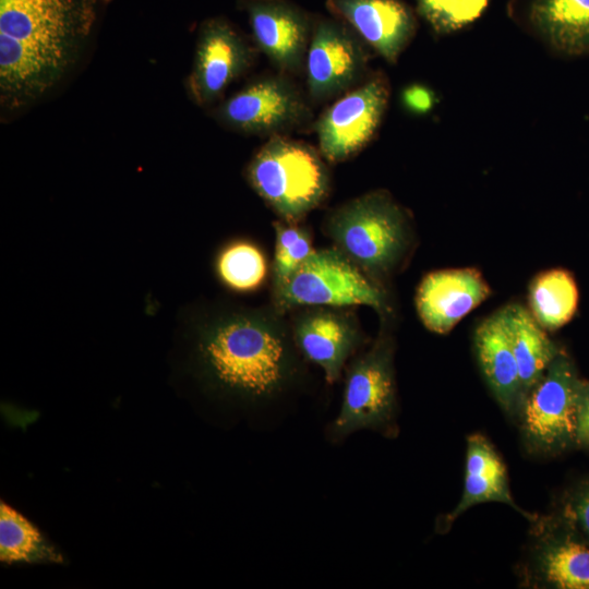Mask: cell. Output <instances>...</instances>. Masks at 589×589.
<instances>
[{
  "label": "cell",
  "instance_id": "obj_28",
  "mask_svg": "<svg viewBox=\"0 0 589 589\" xmlns=\"http://www.w3.org/2000/svg\"><path fill=\"white\" fill-rule=\"evenodd\" d=\"M576 445L589 447V382L585 380L578 397Z\"/></svg>",
  "mask_w": 589,
  "mask_h": 589
},
{
  "label": "cell",
  "instance_id": "obj_8",
  "mask_svg": "<svg viewBox=\"0 0 589 589\" xmlns=\"http://www.w3.org/2000/svg\"><path fill=\"white\" fill-rule=\"evenodd\" d=\"M218 120L245 134L277 136L302 127L312 111L298 87L287 77L271 75L245 85L223 103Z\"/></svg>",
  "mask_w": 589,
  "mask_h": 589
},
{
  "label": "cell",
  "instance_id": "obj_24",
  "mask_svg": "<svg viewBox=\"0 0 589 589\" xmlns=\"http://www.w3.org/2000/svg\"><path fill=\"white\" fill-rule=\"evenodd\" d=\"M216 268L223 283L237 291H250L260 287L267 272L263 252L247 241L228 244L219 253Z\"/></svg>",
  "mask_w": 589,
  "mask_h": 589
},
{
  "label": "cell",
  "instance_id": "obj_11",
  "mask_svg": "<svg viewBox=\"0 0 589 589\" xmlns=\"http://www.w3.org/2000/svg\"><path fill=\"white\" fill-rule=\"evenodd\" d=\"M366 64L364 46L348 25L325 17L314 23L305 57L313 100L324 101L351 88L362 79Z\"/></svg>",
  "mask_w": 589,
  "mask_h": 589
},
{
  "label": "cell",
  "instance_id": "obj_15",
  "mask_svg": "<svg viewBox=\"0 0 589 589\" xmlns=\"http://www.w3.org/2000/svg\"><path fill=\"white\" fill-rule=\"evenodd\" d=\"M326 5L388 62L397 60L416 31L413 14L400 0H327Z\"/></svg>",
  "mask_w": 589,
  "mask_h": 589
},
{
  "label": "cell",
  "instance_id": "obj_14",
  "mask_svg": "<svg viewBox=\"0 0 589 589\" xmlns=\"http://www.w3.org/2000/svg\"><path fill=\"white\" fill-rule=\"evenodd\" d=\"M489 296L490 287L478 269H441L423 277L417 290L416 306L422 324L443 335Z\"/></svg>",
  "mask_w": 589,
  "mask_h": 589
},
{
  "label": "cell",
  "instance_id": "obj_25",
  "mask_svg": "<svg viewBox=\"0 0 589 589\" xmlns=\"http://www.w3.org/2000/svg\"><path fill=\"white\" fill-rule=\"evenodd\" d=\"M561 520L589 544V479L568 495Z\"/></svg>",
  "mask_w": 589,
  "mask_h": 589
},
{
  "label": "cell",
  "instance_id": "obj_16",
  "mask_svg": "<svg viewBox=\"0 0 589 589\" xmlns=\"http://www.w3.org/2000/svg\"><path fill=\"white\" fill-rule=\"evenodd\" d=\"M532 555L533 578L551 588L589 589V544L561 519L541 522Z\"/></svg>",
  "mask_w": 589,
  "mask_h": 589
},
{
  "label": "cell",
  "instance_id": "obj_29",
  "mask_svg": "<svg viewBox=\"0 0 589 589\" xmlns=\"http://www.w3.org/2000/svg\"><path fill=\"white\" fill-rule=\"evenodd\" d=\"M455 0H418V9L420 14L433 26L437 32H441L444 19Z\"/></svg>",
  "mask_w": 589,
  "mask_h": 589
},
{
  "label": "cell",
  "instance_id": "obj_17",
  "mask_svg": "<svg viewBox=\"0 0 589 589\" xmlns=\"http://www.w3.org/2000/svg\"><path fill=\"white\" fill-rule=\"evenodd\" d=\"M474 348L482 373L501 407L519 411L524 392L503 311L483 320L474 332Z\"/></svg>",
  "mask_w": 589,
  "mask_h": 589
},
{
  "label": "cell",
  "instance_id": "obj_6",
  "mask_svg": "<svg viewBox=\"0 0 589 589\" xmlns=\"http://www.w3.org/2000/svg\"><path fill=\"white\" fill-rule=\"evenodd\" d=\"M271 304L283 314L306 305H368L382 320L390 313L385 288L333 247L315 249L285 287L271 297Z\"/></svg>",
  "mask_w": 589,
  "mask_h": 589
},
{
  "label": "cell",
  "instance_id": "obj_21",
  "mask_svg": "<svg viewBox=\"0 0 589 589\" xmlns=\"http://www.w3.org/2000/svg\"><path fill=\"white\" fill-rule=\"evenodd\" d=\"M0 561L5 564L61 563L63 556L31 521L1 502Z\"/></svg>",
  "mask_w": 589,
  "mask_h": 589
},
{
  "label": "cell",
  "instance_id": "obj_7",
  "mask_svg": "<svg viewBox=\"0 0 589 589\" xmlns=\"http://www.w3.org/2000/svg\"><path fill=\"white\" fill-rule=\"evenodd\" d=\"M581 382L572 360L561 351L526 394L518 413L531 450L550 455L576 445Z\"/></svg>",
  "mask_w": 589,
  "mask_h": 589
},
{
  "label": "cell",
  "instance_id": "obj_10",
  "mask_svg": "<svg viewBox=\"0 0 589 589\" xmlns=\"http://www.w3.org/2000/svg\"><path fill=\"white\" fill-rule=\"evenodd\" d=\"M388 95L387 81L377 74L329 106L314 124L323 158L340 163L360 152L376 132Z\"/></svg>",
  "mask_w": 589,
  "mask_h": 589
},
{
  "label": "cell",
  "instance_id": "obj_12",
  "mask_svg": "<svg viewBox=\"0 0 589 589\" xmlns=\"http://www.w3.org/2000/svg\"><path fill=\"white\" fill-rule=\"evenodd\" d=\"M244 38L225 20L206 21L199 33L189 92L199 105L216 100L251 64Z\"/></svg>",
  "mask_w": 589,
  "mask_h": 589
},
{
  "label": "cell",
  "instance_id": "obj_20",
  "mask_svg": "<svg viewBox=\"0 0 589 589\" xmlns=\"http://www.w3.org/2000/svg\"><path fill=\"white\" fill-rule=\"evenodd\" d=\"M502 311L525 398L562 350L548 337L544 328L534 320L530 311L522 305L513 303Z\"/></svg>",
  "mask_w": 589,
  "mask_h": 589
},
{
  "label": "cell",
  "instance_id": "obj_1",
  "mask_svg": "<svg viewBox=\"0 0 589 589\" xmlns=\"http://www.w3.org/2000/svg\"><path fill=\"white\" fill-rule=\"evenodd\" d=\"M190 363L205 393L267 417L301 395L309 363L287 314L271 303L206 305L190 327Z\"/></svg>",
  "mask_w": 589,
  "mask_h": 589
},
{
  "label": "cell",
  "instance_id": "obj_5",
  "mask_svg": "<svg viewBox=\"0 0 589 589\" xmlns=\"http://www.w3.org/2000/svg\"><path fill=\"white\" fill-rule=\"evenodd\" d=\"M382 328L372 345L359 351L345 369L339 411L328 424L326 436L334 444L362 430L390 433L397 411L394 342Z\"/></svg>",
  "mask_w": 589,
  "mask_h": 589
},
{
  "label": "cell",
  "instance_id": "obj_27",
  "mask_svg": "<svg viewBox=\"0 0 589 589\" xmlns=\"http://www.w3.org/2000/svg\"><path fill=\"white\" fill-rule=\"evenodd\" d=\"M405 107L414 113H425L435 103L434 93L421 84L407 86L401 95Z\"/></svg>",
  "mask_w": 589,
  "mask_h": 589
},
{
  "label": "cell",
  "instance_id": "obj_18",
  "mask_svg": "<svg viewBox=\"0 0 589 589\" xmlns=\"http://www.w3.org/2000/svg\"><path fill=\"white\" fill-rule=\"evenodd\" d=\"M485 502L505 503L527 519L536 520V516L515 503L505 465L493 445L483 435L471 434L467 440L464 492L455 509L443 520V526H450L467 509Z\"/></svg>",
  "mask_w": 589,
  "mask_h": 589
},
{
  "label": "cell",
  "instance_id": "obj_19",
  "mask_svg": "<svg viewBox=\"0 0 589 589\" xmlns=\"http://www.w3.org/2000/svg\"><path fill=\"white\" fill-rule=\"evenodd\" d=\"M528 19L554 50L567 56L589 53V0H530Z\"/></svg>",
  "mask_w": 589,
  "mask_h": 589
},
{
  "label": "cell",
  "instance_id": "obj_4",
  "mask_svg": "<svg viewBox=\"0 0 589 589\" xmlns=\"http://www.w3.org/2000/svg\"><path fill=\"white\" fill-rule=\"evenodd\" d=\"M322 157L304 142L273 136L249 163L248 179L281 220L298 223L328 195L330 176Z\"/></svg>",
  "mask_w": 589,
  "mask_h": 589
},
{
  "label": "cell",
  "instance_id": "obj_13",
  "mask_svg": "<svg viewBox=\"0 0 589 589\" xmlns=\"http://www.w3.org/2000/svg\"><path fill=\"white\" fill-rule=\"evenodd\" d=\"M244 8L257 47L283 72H298L312 34L308 15L287 0H248Z\"/></svg>",
  "mask_w": 589,
  "mask_h": 589
},
{
  "label": "cell",
  "instance_id": "obj_26",
  "mask_svg": "<svg viewBox=\"0 0 589 589\" xmlns=\"http://www.w3.org/2000/svg\"><path fill=\"white\" fill-rule=\"evenodd\" d=\"M488 0H455L450 5L441 32L458 29L480 16Z\"/></svg>",
  "mask_w": 589,
  "mask_h": 589
},
{
  "label": "cell",
  "instance_id": "obj_23",
  "mask_svg": "<svg viewBox=\"0 0 589 589\" xmlns=\"http://www.w3.org/2000/svg\"><path fill=\"white\" fill-rule=\"evenodd\" d=\"M275 252L272 266L271 297L277 294L315 250L306 227L285 220L273 221Z\"/></svg>",
  "mask_w": 589,
  "mask_h": 589
},
{
  "label": "cell",
  "instance_id": "obj_22",
  "mask_svg": "<svg viewBox=\"0 0 589 589\" xmlns=\"http://www.w3.org/2000/svg\"><path fill=\"white\" fill-rule=\"evenodd\" d=\"M577 303L575 280L563 269L544 272L530 285V313L544 329L554 330L569 322Z\"/></svg>",
  "mask_w": 589,
  "mask_h": 589
},
{
  "label": "cell",
  "instance_id": "obj_2",
  "mask_svg": "<svg viewBox=\"0 0 589 589\" xmlns=\"http://www.w3.org/2000/svg\"><path fill=\"white\" fill-rule=\"evenodd\" d=\"M100 0H0V99L23 108L55 88L81 58Z\"/></svg>",
  "mask_w": 589,
  "mask_h": 589
},
{
  "label": "cell",
  "instance_id": "obj_3",
  "mask_svg": "<svg viewBox=\"0 0 589 589\" xmlns=\"http://www.w3.org/2000/svg\"><path fill=\"white\" fill-rule=\"evenodd\" d=\"M322 231L330 247L383 288L413 242L407 212L384 190L369 191L332 208Z\"/></svg>",
  "mask_w": 589,
  "mask_h": 589
},
{
  "label": "cell",
  "instance_id": "obj_9",
  "mask_svg": "<svg viewBox=\"0 0 589 589\" xmlns=\"http://www.w3.org/2000/svg\"><path fill=\"white\" fill-rule=\"evenodd\" d=\"M287 315L300 353L321 368L328 384L340 380L348 362L366 342L354 306L306 305Z\"/></svg>",
  "mask_w": 589,
  "mask_h": 589
}]
</instances>
